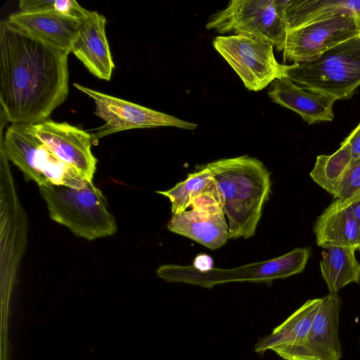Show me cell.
I'll list each match as a JSON object with an SVG mask.
<instances>
[{
  "mask_svg": "<svg viewBox=\"0 0 360 360\" xmlns=\"http://www.w3.org/2000/svg\"><path fill=\"white\" fill-rule=\"evenodd\" d=\"M359 191L360 157L351 160L333 195L335 199L345 200Z\"/></svg>",
  "mask_w": 360,
  "mask_h": 360,
  "instance_id": "cb8c5ba5",
  "label": "cell"
},
{
  "mask_svg": "<svg viewBox=\"0 0 360 360\" xmlns=\"http://www.w3.org/2000/svg\"><path fill=\"white\" fill-rule=\"evenodd\" d=\"M213 259L205 254H200L193 260V267L200 271H206L212 269Z\"/></svg>",
  "mask_w": 360,
  "mask_h": 360,
  "instance_id": "484cf974",
  "label": "cell"
},
{
  "mask_svg": "<svg viewBox=\"0 0 360 360\" xmlns=\"http://www.w3.org/2000/svg\"><path fill=\"white\" fill-rule=\"evenodd\" d=\"M341 302L338 294L322 298L308 338V351L313 360H339L342 356L339 339V312Z\"/></svg>",
  "mask_w": 360,
  "mask_h": 360,
  "instance_id": "e0dca14e",
  "label": "cell"
},
{
  "mask_svg": "<svg viewBox=\"0 0 360 360\" xmlns=\"http://www.w3.org/2000/svg\"><path fill=\"white\" fill-rule=\"evenodd\" d=\"M268 94L274 103L299 114L309 124L333 120L335 98L302 88L285 77L275 79Z\"/></svg>",
  "mask_w": 360,
  "mask_h": 360,
  "instance_id": "9a60e30c",
  "label": "cell"
},
{
  "mask_svg": "<svg viewBox=\"0 0 360 360\" xmlns=\"http://www.w3.org/2000/svg\"><path fill=\"white\" fill-rule=\"evenodd\" d=\"M20 11L29 13H55L80 21L89 14L75 0H20Z\"/></svg>",
  "mask_w": 360,
  "mask_h": 360,
  "instance_id": "603a6c76",
  "label": "cell"
},
{
  "mask_svg": "<svg viewBox=\"0 0 360 360\" xmlns=\"http://www.w3.org/2000/svg\"><path fill=\"white\" fill-rule=\"evenodd\" d=\"M284 77L336 100L351 97L360 86V38L347 40L307 61L285 65Z\"/></svg>",
  "mask_w": 360,
  "mask_h": 360,
  "instance_id": "277c9868",
  "label": "cell"
},
{
  "mask_svg": "<svg viewBox=\"0 0 360 360\" xmlns=\"http://www.w3.org/2000/svg\"><path fill=\"white\" fill-rule=\"evenodd\" d=\"M190 207L191 210L172 215L167 229L211 250L224 245L229 239V226L217 188H208Z\"/></svg>",
  "mask_w": 360,
  "mask_h": 360,
  "instance_id": "30bf717a",
  "label": "cell"
},
{
  "mask_svg": "<svg viewBox=\"0 0 360 360\" xmlns=\"http://www.w3.org/2000/svg\"><path fill=\"white\" fill-rule=\"evenodd\" d=\"M353 212L359 226L360 241V197L352 205ZM358 250H360V244Z\"/></svg>",
  "mask_w": 360,
  "mask_h": 360,
  "instance_id": "4316f807",
  "label": "cell"
},
{
  "mask_svg": "<svg viewBox=\"0 0 360 360\" xmlns=\"http://www.w3.org/2000/svg\"><path fill=\"white\" fill-rule=\"evenodd\" d=\"M74 86L91 98L95 104L94 114L105 124L92 134L93 141L110 134L131 129L176 127L193 130L196 124L180 120L150 108L116 98L77 83Z\"/></svg>",
  "mask_w": 360,
  "mask_h": 360,
  "instance_id": "ba28073f",
  "label": "cell"
},
{
  "mask_svg": "<svg viewBox=\"0 0 360 360\" xmlns=\"http://www.w3.org/2000/svg\"><path fill=\"white\" fill-rule=\"evenodd\" d=\"M69 53L1 22V115L8 122H43L66 100Z\"/></svg>",
  "mask_w": 360,
  "mask_h": 360,
  "instance_id": "6da1fadb",
  "label": "cell"
},
{
  "mask_svg": "<svg viewBox=\"0 0 360 360\" xmlns=\"http://www.w3.org/2000/svg\"><path fill=\"white\" fill-rule=\"evenodd\" d=\"M50 217L68 227L75 236L93 240L112 236L117 231L108 202L93 182L77 188L63 185L39 186Z\"/></svg>",
  "mask_w": 360,
  "mask_h": 360,
  "instance_id": "3957f363",
  "label": "cell"
},
{
  "mask_svg": "<svg viewBox=\"0 0 360 360\" xmlns=\"http://www.w3.org/2000/svg\"><path fill=\"white\" fill-rule=\"evenodd\" d=\"M206 27L220 34H253L279 51L284 50L288 32L280 0H232L210 17Z\"/></svg>",
  "mask_w": 360,
  "mask_h": 360,
  "instance_id": "52a82bcc",
  "label": "cell"
},
{
  "mask_svg": "<svg viewBox=\"0 0 360 360\" xmlns=\"http://www.w3.org/2000/svg\"><path fill=\"white\" fill-rule=\"evenodd\" d=\"M7 21L30 35L70 53L82 23L80 20L55 13L22 11L11 14Z\"/></svg>",
  "mask_w": 360,
  "mask_h": 360,
  "instance_id": "2e32d148",
  "label": "cell"
},
{
  "mask_svg": "<svg viewBox=\"0 0 360 360\" xmlns=\"http://www.w3.org/2000/svg\"><path fill=\"white\" fill-rule=\"evenodd\" d=\"M320 269L329 293L338 291L352 283L360 281V263L355 256L356 248L332 246L324 248Z\"/></svg>",
  "mask_w": 360,
  "mask_h": 360,
  "instance_id": "d6986e66",
  "label": "cell"
},
{
  "mask_svg": "<svg viewBox=\"0 0 360 360\" xmlns=\"http://www.w3.org/2000/svg\"><path fill=\"white\" fill-rule=\"evenodd\" d=\"M360 32V18L348 12L316 20L288 31L285 59L299 63L354 37Z\"/></svg>",
  "mask_w": 360,
  "mask_h": 360,
  "instance_id": "9c48e42d",
  "label": "cell"
},
{
  "mask_svg": "<svg viewBox=\"0 0 360 360\" xmlns=\"http://www.w3.org/2000/svg\"><path fill=\"white\" fill-rule=\"evenodd\" d=\"M213 183L211 171L206 165H202L199 170L188 174L186 180L179 182L172 188L156 193L169 199L172 214L175 215L186 211L191 202L205 192Z\"/></svg>",
  "mask_w": 360,
  "mask_h": 360,
  "instance_id": "7402d4cb",
  "label": "cell"
},
{
  "mask_svg": "<svg viewBox=\"0 0 360 360\" xmlns=\"http://www.w3.org/2000/svg\"><path fill=\"white\" fill-rule=\"evenodd\" d=\"M360 197V191L352 197L335 199L317 218L314 231L318 246L359 247V230L352 205Z\"/></svg>",
  "mask_w": 360,
  "mask_h": 360,
  "instance_id": "5bb4252c",
  "label": "cell"
},
{
  "mask_svg": "<svg viewBox=\"0 0 360 360\" xmlns=\"http://www.w3.org/2000/svg\"><path fill=\"white\" fill-rule=\"evenodd\" d=\"M352 160L350 146L345 140L333 154L317 156L310 176L321 188L333 195Z\"/></svg>",
  "mask_w": 360,
  "mask_h": 360,
  "instance_id": "44dd1931",
  "label": "cell"
},
{
  "mask_svg": "<svg viewBox=\"0 0 360 360\" xmlns=\"http://www.w3.org/2000/svg\"><path fill=\"white\" fill-rule=\"evenodd\" d=\"M322 298L307 300L268 335L261 338L255 352L263 355L274 351L284 360H313L308 351V338Z\"/></svg>",
  "mask_w": 360,
  "mask_h": 360,
  "instance_id": "7c38bea8",
  "label": "cell"
},
{
  "mask_svg": "<svg viewBox=\"0 0 360 360\" xmlns=\"http://www.w3.org/2000/svg\"><path fill=\"white\" fill-rule=\"evenodd\" d=\"M8 122L1 116V147L6 158L22 172L26 181L38 186L63 185L81 188L88 181L59 159L36 135L33 124H11L3 136Z\"/></svg>",
  "mask_w": 360,
  "mask_h": 360,
  "instance_id": "5b68a950",
  "label": "cell"
},
{
  "mask_svg": "<svg viewBox=\"0 0 360 360\" xmlns=\"http://www.w3.org/2000/svg\"><path fill=\"white\" fill-rule=\"evenodd\" d=\"M33 127L37 137L59 159L73 167L83 179L92 182L97 159L91 152V134L51 119L34 124Z\"/></svg>",
  "mask_w": 360,
  "mask_h": 360,
  "instance_id": "8fae6325",
  "label": "cell"
},
{
  "mask_svg": "<svg viewBox=\"0 0 360 360\" xmlns=\"http://www.w3.org/2000/svg\"><path fill=\"white\" fill-rule=\"evenodd\" d=\"M105 25L104 15L90 11L82 21L71 52L93 75L110 81L115 64L105 34Z\"/></svg>",
  "mask_w": 360,
  "mask_h": 360,
  "instance_id": "4fadbf2b",
  "label": "cell"
},
{
  "mask_svg": "<svg viewBox=\"0 0 360 360\" xmlns=\"http://www.w3.org/2000/svg\"><path fill=\"white\" fill-rule=\"evenodd\" d=\"M345 140L350 146L352 159L360 157V123Z\"/></svg>",
  "mask_w": 360,
  "mask_h": 360,
  "instance_id": "d4e9b609",
  "label": "cell"
},
{
  "mask_svg": "<svg viewBox=\"0 0 360 360\" xmlns=\"http://www.w3.org/2000/svg\"><path fill=\"white\" fill-rule=\"evenodd\" d=\"M205 165L212 174L228 219L229 239L254 236L271 193L269 172L260 160L248 155L223 158Z\"/></svg>",
  "mask_w": 360,
  "mask_h": 360,
  "instance_id": "7a4b0ae2",
  "label": "cell"
},
{
  "mask_svg": "<svg viewBox=\"0 0 360 360\" xmlns=\"http://www.w3.org/2000/svg\"><path fill=\"white\" fill-rule=\"evenodd\" d=\"M309 255V248H295L282 256L248 264V281L268 284L275 279L301 273L306 266Z\"/></svg>",
  "mask_w": 360,
  "mask_h": 360,
  "instance_id": "ffe728a7",
  "label": "cell"
},
{
  "mask_svg": "<svg viewBox=\"0 0 360 360\" xmlns=\"http://www.w3.org/2000/svg\"><path fill=\"white\" fill-rule=\"evenodd\" d=\"M359 37L360 38V32H359Z\"/></svg>",
  "mask_w": 360,
  "mask_h": 360,
  "instance_id": "83f0119b",
  "label": "cell"
},
{
  "mask_svg": "<svg viewBox=\"0 0 360 360\" xmlns=\"http://www.w3.org/2000/svg\"><path fill=\"white\" fill-rule=\"evenodd\" d=\"M288 31L351 12L360 18V1L354 0H280Z\"/></svg>",
  "mask_w": 360,
  "mask_h": 360,
  "instance_id": "ac0fdd59",
  "label": "cell"
},
{
  "mask_svg": "<svg viewBox=\"0 0 360 360\" xmlns=\"http://www.w3.org/2000/svg\"><path fill=\"white\" fill-rule=\"evenodd\" d=\"M213 46L250 91L262 90L284 77L285 65L277 62L274 44L264 38L247 34L218 36Z\"/></svg>",
  "mask_w": 360,
  "mask_h": 360,
  "instance_id": "8992f818",
  "label": "cell"
}]
</instances>
